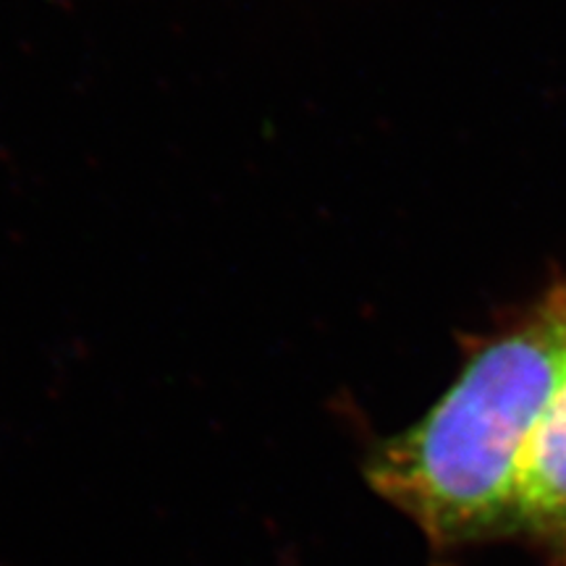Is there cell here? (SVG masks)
I'll use <instances>...</instances> for the list:
<instances>
[{"label": "cell", "mask_w": 566, "mask_h": 566, "mask_svg": "<svg viewBox=\"0 0 566 566\" xmlns=\"http://www.w3.org/2000/svg\"><path fill=\"white\" fill-rule=\"evenodd\" d=\"M566 365V281L485 338L441 399L365 457L363 475L436 554L516 535L530 438Z\"/></svg>", "instance_id": "obj_1"}, {"label": "cell", "mask_w": 566, "mask_h": 566, "mask_svg": "<svg viewBox=\"0 0 566 566\" xmlns=\"http://www.w3.org/2000/svg\"><path fill=\"white\" fill-rule=\"evenodd\" d=\"M516 535L541 548L548 566H566V365L530 438L520 478Z\"/></svg>", "instance_id": "obj_2"}]
</instances>
